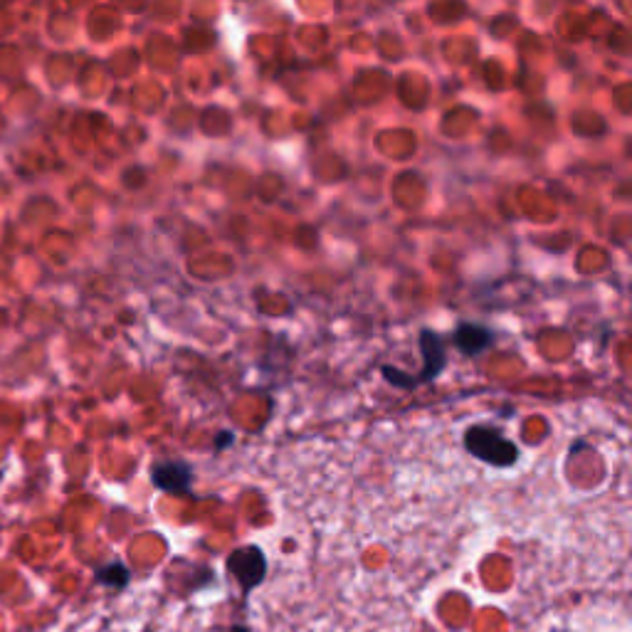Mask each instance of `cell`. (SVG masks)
<instances>
[{
  "instance_id": "obj_1",
  "label": "cell",
  "mask_w": 632,
  "mask_h": 632,
  "mask_svg": "<svg viewBox=\"0 0 632 632\" xmlns=\"http://www.w3.org/2000/svg\"><path fill=\"white\" fill-rule=\"evenodd\" d=\"M465 447L470 455L492 467H512L519 460V447L489 425H472L465 433Z\"/></svg>"
},
{
  "instance_id": "obj_2",
  "label": "cell",
  "mask_w": 632,
  "mask_h": 632,
  "mask_svg": "<svg viewBox=\"0 0 632 632\" xmlns=\"http://www.w3.org/2000/svg\"><path fill=\"white\" fill-rule=\"evenodd\" d=\"M230 576L240 583L242 593H250L265 581L267 576V556L260 546H242L228 556Z\"/></svg>"
},
{
  "instance_id": "obj_3",
  "label": "cell",
  "mask_w": 632,
  "mask_h": 632,
  "mask_svg": "<svg viewBox=\"0 0 632 632\" xmlns=\"http://www.w3.org/2000/svg\"><path fill=\"white\" fill-rule=\"evenodd\" d=\"M193 467L183 460H161L151 467V482L166 494H191Z\"/></svg>"
},
{
  "instance_id": "obj_4",
  "label": "cell",
  "mask_w": 632,
  "mask_h": 632,
  "mask_svg": "<svg viewBox=\"0 0 632 632\" xmlns=\"http://www.w3.org/2000/svg\"><path fill=\"white\" fill-rule=\"evenodd\" d=\"M420 354H423L425 366H423V371H420V376L415 378V386L433 381V378L440 376L447 366L445 344H442L440 336L433 334L430 329H425L423 334H420Z\"/></svg>"
},
{
  "instance_id": "obj_5",
  "label": "cell",
  "mask_w": 632,
  "mask_h": 632,
  "mask_svg": "<svg viewBox=\"0 0 632 632\" xmlns=\"http://www.w3.org/2000/svg\"><path fill=\"white\" fill-rule=\"evenodd\" d=\"M455 346L462 351L465 356H479L487 349H492L494 344V334L492 329L482 324H474V321H465L455 329Z\"/></svg>"
},
{
  "instance_id": "obj_6",
  "label": "cell",
  "mask_w": 632,
  "mask_h": 632,
  "mask_svg": "<svg viewBox=\"0 0 632 632\" xmlns=\"http://www.w3.org/2000/svg\"><path fill=\"white\" fill-rule=\"evenodd\" d=\"M129 578H131L129 568H126L124 563H119V561L107 563V566L99 568L97 571V581L102 583V586L114 588V591H121V588H126Z\"/></svg>"
},
{
  "instance_id": "obj_7",
  "label": "cell",
  "mask_w": 632,
  "mask_h": 632,
  "mask_svg": "<svg viewBox=\"0 0 632 632\" xmlns=\"http://www.w3.org/2000/svg\"><path fill=\"white\" fill-rule=\"evenodd\" d=\"M228 445H233V435L230 433H223V437H220L218 442H215V447H218V450H225V447Z\"/></svg>"
},
{
  "instance_id": "obj_8",
  "label": "cell",
  "mask_w": 632,
  "mask_h": 632,
  "mask_svg": "<svg viewBox=\"0 0 632 632\" xmlns=\"http://www.w3.org/2000/svg\"><path fill=\"white\" fill-rule=\"evenodd\" d=\"M230 632H252L250 628H245V625H233V630Z\"/></svg>"
}]
</instances>
